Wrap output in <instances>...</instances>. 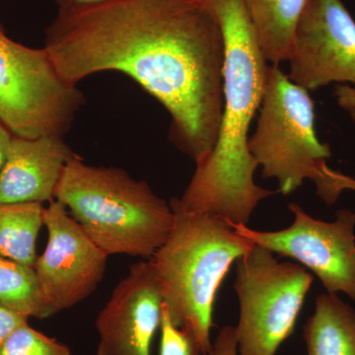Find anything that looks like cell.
Listing matches in <instances>:
<instances>
[{"mask_svg":"<svg viewBox=\"0 0 355 355\" xmlns=\"http://www.w3.org/2000/svg\"><path fill=\"white\" fill-rule=\"evenodd\" d=\"M44 49L67 83L127 74L171 116L170 140L196 164L216 146L224 105L225 46L217 21L195 0H114L60 15Z\"/></svg>","mask_w":355,"mask_h":355,"instance_id":"6da1fadb","label":"cell"},{"mask_svg":"<svg viewBox=\"0 0 355 355\" xmlns=\"http://www.w3.org/2000/svg\"><path fill=\"white\" fill-rule=\"evenodd\" d=\"M195 1L214 16L223 34L224 105L214 150L197 166L179 200L188 211L247 225L259 203L275 193L254 183L259 165L249 149V130L263 102L270 64L243 0Z\"/></svg>","mask_w":355,"mask_h":355,"instance_id":"7a4b0ae2","label":"cell"},{"mask_svg":"<svg viewBox=\"0 0 355 355\" xmlns=\"http://www.w3.org/2000/svg\"><path fill=\"white\" fill-rule=\"evenodd\" d=\"M170 207L171 232L149 261L172 323L190 331L202 355H207L217 293L231 266L254 243L220 217L188 211L179 198H173Z\"/></svg>","mask_w":355,"mask_h":355,"instance_id":"3957f363","label":"cell"},{"mask_svg":"<svg viewBox=\"0 0 355 355\" xmlns=\"http://www.w3.org/2000/svg\"><path fill=\"white\" fill-rule=\"evenodd\" d=\"M55 200L65 205L88 237L104 252L149 260L174 224L170 203L146 181L125 170L94 167L74 154L65 165Z\"/></svg>","mask_w":355,"mask_h":355,"instance_id":"277c9868","label":"cell"},{"mask_svg":"<svg viewBox=\"0 0 355 355\" xmlns=\"http://www.w3.org/2000/svg\"><path fill=\"white\" fill-rule=\"evenodd\" d=\"M259 111L249 149L263 168V177L277 179L282 195L293 193L305 180L321 190L331 170L327 160L331 153L329 144L318 139L308 90L291 81L279 65L270 64Z\"/></svg>","mask_w":355,"mask_h":355,"instance_id":"5b68a950","label":"cell"},{"mask_svg":"<svg viewBox=\"0 0 355 355\" xmlns=\"http://www.w3.org/2000/svg\"><path fill=\"white\" fill-rule=\"evenodd\" d=\"M270 250L254 244L236 263L234 289L240 303L235 327L239 355H275L293 335L314 277Z\"/></svg>","mask_w":355,"mask_h":355,"instance_id":"8992f818","label":"cell"},{"mask_svg":"<svg viewBox=\"0 0 355 355\" xmlns=\"http://www.w3.org/2000/svg\"><path fill=\"white\" fill-rule=\"evenodd\" d=\"M83 93L58 73L46 49L9 38L0 25V123L27 139L69 132Z\"/></svg>","mask_w":355,"mask_h":355,"instance_id":"52a82bcc","label":"cell"},{"mask_svg":"<svg viewBox=\"0 0 355 355\" xmlns=\"http://www.w3.org/2000/svg\"><path fill=\"white\" fill-rule=\"evenodd\" d=\"M288 209L294 221L282 230L233 226L254 244L297 261L316 275L327 293L342 292L355 303V212L338 210L336 220L327 222L306 214L297 203H289Z\"/></svg>","mask_w":355,"mask_h":355,"instance_id":"ba28073f","label":"cell"},{"mask_svg":"<svg viewBox=\"0 0 355 355\" xmlns=\"http://www.w3.org/2000/svg\"><path fill=\"white\" fill-rule=\"evenodd\" d=\"M288 77L306 90L355 86V20L343 0H309L289 53Z\"/></svg>","mask_w":355,"mask_h":355,"instance_id":"9c48e42d","label":"cell"},{"mask_svg":"<svg viewBox=\"0 0 355 355\" xmlns=\"http://www.w3.org/2000/svg\"><path fill=\"white\" fill-rule=\"evenodd\" d=\"M44 225L48 229V243L34 268L44 296L58 313L96 291L104 279L108 256L58 200L44 207Z\"/></svg>","mask_w":355,"mask_h":355,"instance_id":"30bf717a","label":"cell"},{"mask_svg":"<svg viewBox=\"0 0 355 355\" xmlns=\"http://www.w3.org/2000/svg\"><path fill=\"white\" fill-rule=\"evenodd\" d=\"M163 298L149 260L130 268L96 319V355H151Z\"/></svg>","mask_w":355,"mask_h":355,"instance_id":"8fae6325","label":"cell"},{"mask_svg":"<svg viewBox=\"0 0 355 355\" xmlns=\"http://www.w3.org/2000/svg\"><path fill=\"white\" fill-rule=\"evenodd\" d=\"M73 155L62 137L27 139L12 135L0 171V203L55 200L65 165Z\"/></svg>","mask_w":355,"mask_h":355,"instance_id":"7c38bea8","label":"cell"},{"mask_svg":"<svg viewBox=\"0 0 355 355\" xmlns=\"http://www.w3.org/2000/svg\"><path fill=\"white\" fill-rule=\"evenodd\" d=\"M303 338L307 355H355V310L336 294H320Z\"/></svg>","mask_w":355,"mask_h":355,"instance_id":"4fadbf2b","label":"cell"},{"mask_svg":"<svg viewBox=\"0 0 355 355\" xmlns=\"http://www.w3.org/2000/svg\"><path fill=\"white\" fill-rule=\"evenodd\" d=\"M309 0H243L263 57L287 62L299 18Z\"/></svg>","mask_w":355,"mask_h":355,"instance_id":"5bb4252c","label":"cell"},{"mask_svg":"<svg viewBox=\"0 0 355 355\" xmlns=\"http://www.w3.org/2000/svg\"><path fill=\"white\" fill-rule=\"evenodd\" d=\"M44 211L42 202L0 203V257L34 268Z\"/></svg>","mask_w":355,"mask_h":355,"instance_id":"9a60e30c","label":"cell"},{"mask_svg":"<svg viewBox=\"0 0 355 355\" xmlns=\"http://www.w3.org/2000/svg\"><path fill=\"white\" fill-rule=\"evenodd\" d=\"M0 304L28 319L58 314L44 296L35 268L3 257H0Z\"/></svg>","mask_w":355,"mask_h":355,"instance_id":"2e32d148","label":"cell"},{"mask_svg":"<svg viewBox=\"0 0 355 355\" xmlns=\"http://www.w3.org/2000/svg\"><path fill=\"white\" fill-rule=\"evenodd\" d=\"M0 355H72L64 343L44 335L25 323L6 338L0 347Z\"/></svg>","mask_w":355,"mask_h":355,"instance_id":"e0dca14e","label":"cell"},{"mask_svg":"<svg viewBox=\"0 0 355 355\" xmlns=\"http://www.w3.org/2000/svg\"><path fill=\"white\" fill-rule=\"evenodd\" d=\"M159 355H202L195 336L190 331L177 328L162 304Z\"/></svg>","mask_w":355,"mask_h":355,"instance_id":"ac0fdd59","label":"cell"},{"mask_svg":"<svg viewBox=\"0 0 355 355\" xmlns=\"http://www.w3.org/2000/svg\"><path fill=\"white\" fill-rule=\"evenodd\" d=\"M207 355H239L237 340H236L235 327L225 326L217 335L212 343V349Z\"/></svg>","mask_w":355,"mask_h":355,"instance_id":"d6986e66","label":"cell"},{"mask_svg":"<svg viewBox=\"0 0 355 355\" xmlns=\"http://www.w3.org/2000/svg\"><path fill=\"white\" fill-rule=\"evenodd\" d=\"M27 322L28 318L0 304V347L15 329Z\"/></svg>","mask_w":355,"mask_h":355,"instance_id":"ffe728a7","label":"cell"},{"mask_svg":"<svg viewBox=\"0 0 355 355\" xmlns=\"http://www.w3.org/2000/svg\"><path fill=\"white\" fill-rule=\"evenodd\" d=\"M114 0H55L58 6V14L70 15L104 6Z\"/></svg>","mask_w":355,"mask_h":355,"instance_id":"44dd1931","label":"cell"},{"mask_svg":"<svg viewBox=\"0 0 355 355\" xmlns=\"http://www.w3.org/2000/svg\"><path fill=\"white\" fill-rule=\"evenodd\" d=\"M335 96L338 104L349 114L355 123V87L345 84L338 85L335 89Z\"/></svg>","mask_w":355,"mask_h":355,"instance_id":"7402d4cb","label":"cell"},{"mask_svg":"<svg viewBox=\"0 0 355 355\" xmlns=\"http://www.w3.org/2000/svg\"><path fill=\"white\" fill-rule=\"evenodd\" d=\"M347 190L355 191V179L340 172H334L333 191L336 197L340 198L343 191Z\"/></svg>","mask_w":355,"mask_h":355,"instance_id":"603a6c76","label":"cell"},{"mask_svg":"<svg viewBox=\"0 0 355 355\" xmlns=\"http://www.w3.org/2000/svg\"><path fill=\"white\" fill-rule=\"evenodd\" d=\"M11 137H12V133L10 130L0 123V171L6 163Z\"/></svg>","mask_w":355,"mask_h":355,"instance_id":"cb8c5ba5","label":"cell"}]
</instances>
